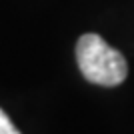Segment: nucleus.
Here are the masks:
<instances>
[{"instance_id":"nucleus-1","label":"nucleus","mask_w":134,"mask_h":134,"mask_svg":"<svg viewBox=\"0 0 134 134\" xmlns=\"http://www.w3.org/2000/svg\"><path fill=\"white\" fill-rule=\"evenodd\" d=\"M76 62L84 78L98 86H118L128 74L124 56L98 34H84L78 38Z\"/></svg>"},{"instance_id":"nucleus-2","label":"nucleus","mask_w":134,"mask_h":134,"mask_svg":"<svg viewBox=\"0 0 134 134\" xmlns=\"http://www.w3.org/2000/svg\"><path fill=\"white\" fill-rule=\"evenodd\" d=\"M0 134H20L16 130V126L12 124V120L8 118V114H6L2 108H0Z\"/></svg>"}]
</instances>
